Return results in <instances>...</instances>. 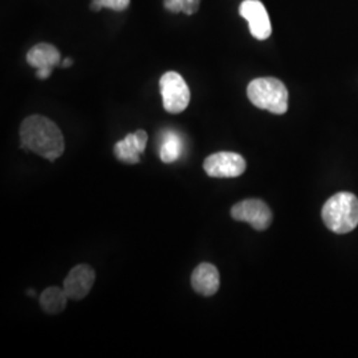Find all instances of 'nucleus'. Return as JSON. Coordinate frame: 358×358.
<instances>
[{"mask_svg":"<svg viewBox=\"0 0 358 358\" xmlns=\"http://www.w3.org/2000/svg\"><path fill=\"white\" fill-rule=\"evenodd\" d=\"M22 149L34 152L40 157L56 161L64 153L65 142L62 130L44 115H29L20 127Z\"/></svg>","mask_w":358,"mask_h":358,"instance_id":"f257e3e1","label":"nucleus"},{"mask_svg":"<svg viewBox=\"0 0 358 358\" xmlns=\"http://www.w3.org/2000/svg\"><path fill=\"white\" fill-rule=\"evenodd\" d=\"M322 220L336 234H348L358 226V198L352 192H337L322 207Z\"/></svg>","mask_w":358,"mask_h":358,"instance_id":"f03ea898","label":"nucleus"},{"mask_svg":"<svg viewBox=\"0 0 358 358\" xmlns=\"http://www.w3.org/2000/svg\"><path fill=\"white\" fill-rule=\"evenodd\" d=\"M247 96L259 109L273 115H284L288 110V90L275 77H260L248 84Z\"/></svg>","mask_w":358,"mask_h":358,"instance_id":"7ed1b4c3","label":"nucleus"},{"mask_svg":"<svg viewBox=\"0 0 358 358\" xmlns=\"http://www.w3.org/2000/svg\"><path fill=\"white\" fill-rule=\"evenodd\" d=\"M162 103L169 113H182L190 103V90L177 72H166L159 80Z\"/></svg>","mask_w":358,"mask_h":358,"instance_id":"20e7f679","label":"nucleus"},{"mask_svg":"<svg viewBox=\"0 0 358 358\" xmlns=\"http://www.w3.org/2000/svg\"><path fill=\"white\" fill-rule=\"evenodd\" d=\"M245 159L241 154L219 152L207 157L203 162L206 174L213 178H236L245 171Z\"/></svg>","mask_w":358,"mask_h":358,"instance_id":"39448f33","label":"nucleus"},{"mask_svg":"<svg viewBox=\"0 0 358 358\" xmlns=\"http://www.w3.org/2000/svg\"><path fill=\"white\" fill-rule=\"evenodd\" d=\"M231 217L238 222L250 223L257 231L267 230L272 223V213L260 199H247L236 203L231 208Z\"/></svg>","mask_w":358,"mask_h":358,"instance_id":"423d86ee","label":"nucleus"},{"mask_svg":"<svg viewBox=\"0 0 358 358\" xmlns=\"http://www.w3.org/2000/svg\"><path fill=\"white\" fill-rule=\"evenodd\" d=\"M239 13L248 22L250 32L257 40H266L272 34L268 13L260 0H244Z\"/></svg>","mask_w":358,"mask_h":358,"instance_id":"0eeeda50","label":"nucleus"},{"mask_svg":"<svg viewBox=\"0 0 358 358\" xmlns=\"http://www.w3.org/2000/svg\"><path fill=\"white\" fill-rule=\"evenodd\" d=\"M60 51L48 43H40L27 53V63L36 68V77L45 80L51 76L53 68L60 64Z\"/></svg>","mask_w":358,"mask_h":358,"instance_id":"6e6552de","label":"nucleus"},{"mask_svg":"<svg viewBox=\"0 0 358 358\" xmlns=\"http://www.w3.org/2000/svg\"><path fill=\"white\" fill-rule=\"evenodd\" d=\"M94 271L87 264H80L71 269L64 280V291L71 300H83L94 284Z\"/></svg>","mask_w":358,"mask_h":358,"instance_id":"1a4fd4ad","label":"nucleus"},{"mask_svg":"<svg viewBox=\"0 0 358 358\" xmlns=\"http://www.w3.org/2000/svg\"><path fill=\"white\" fill-rule=\"evenodd\" d=\"M148 143V134L145 130H137L136 133H130L124 140L117 142L115 145V154L117 159L125 164H138L141 155Z\"/></svg>","mask_w":358,"mask_h":358,"instance_id":"9d476101","label":"nucleus"},{"mask_svg":"<svg viewBox=\"0 0 358 358\" xmlns=\"http://www.w3.org/2000/svg\"><path fill=\"white\" fill-rule=\"evenodd\" d=\"M192 285L196 294L206 297L217 294L220 285L217 267L210 263L199 264L192 272Z\"/></svg>","mask_w":358,"mask_h":358,"instance_id":"9b49d317","label":"nucleus"},{"mask_svg":"<svg viewBox=\"0 0 358 358\" xmlns=\"http://www.w3.org/2000/svg\"><path fill=\"white\" fill-rule=\"evenodd\" d=\"M69 297L64 291V288L59 287H50L44 289V292L40 294V306L45 313L50 315H57L62 313L66 307Z\"/></svg>","mask_w":358,"mask_h":358,"instance_id":"f8f14e48","label":"nucleus"},{"mask_svg":"<svg viewBox=\"0 0 358 358\" xmlns=\"http://www.w3.org/2000/svg\"><path fill=\"white\" fill-rule=\"evenodd\" d=\"M183 152V141L179 137L178 133L173 130L164 131L162 134V142H161V150L159 157L162 162L165 164H173L179 159L180 154Z\"/></svg>","mask_w":358,"mask_h":358,"instance_id":"ddd939ff","label":"nucleus"},{"mask_svg":"<svg viewBox=\"0 0 358 358\" xmlns=\"http://www.w3.org/2000/svg\"><path fill=\"white\" fill-rule=\"evenodd\" d=\"M201 0H165L164 6L167 11L173 13H183L192 15L198 13Z\"/></svg>","mask_w":358,"mask_h":358,"instance_id":"4468645a","label":"nucleus"},{"mask_svg":"<svg viewBox=\"0 0 358 358\" xmlns=\"http://www.w3.org/2000/svg\"><path fill=\"white\" fill-rule=\"evenodd\" d=\"M130 4V0H92L90 10L97 13L101 11V8H109L113 11H125Z\"/></svg>","mask_w":358,"mask_h":358,"instance_id":"2eb2a0df","label":"nucleus"},{"mask_svg":"<svg viewBox=\"0 0 358 358\" xmlns=\"http://www.w3.org/2000/svg\"><path fill=\"white\" fill-rule=\"evenodd\" d=\"M72 64H73V60H72V59H65L62 66H63V68H68V66H71Z\"/></svg>","mask_w":358,"mask_h":358,"instance_id":"dca6fc26","label":"nucleus"}]
</instances>
